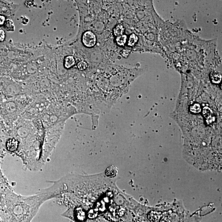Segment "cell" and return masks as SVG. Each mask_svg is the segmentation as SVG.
Instances as JSON below:
<instances>
[{"instance_id": "6da1fadb", "label": "cell", "mask_w": 222, "mask_h": 222, "mask_svg": "<svg viewBox=\"0 0 222 222\" xmlns=\"http://www.w3.org/2000/svg\"><path fill=\"white\" fill-rule=\"evenodd\" d=\"M82 42L84 46L88 48L94 47L96 43V35L92 31H86L82 36Z\"/></svg>"}, {"instance_id": "7a4b0ae2", "label": "cell", "mask_w": 222, "mask_h": 222, "mask_svg": "<svg viewBox=\"0 0 222 222\" xmlns=\"http://www.w3.org/2000/svg\"><path fill=\"white\" fill-rule=\"evenodd\" d=\"M118 172V169L114 165H111L108 167L105 171V175L107 177L113 178L117 176Z\"/></svg>"}, {"instance_id": "3957f363", "label": "cell", "mask_w": 222, "mask_h": 222, "mask_svg": "<svg viewBox=\"0 0 222 222\" xmlns=\"http://www.w3.org/2000/svg\"><path fill=\"white\" fill-rule=\"evenodd\" d=\"M6 146L9 151L13 152L17 149L18 141L14 139H9L7 142Z\"/></svg>"}, {"instance_id": "277c9868", "label": "cell", "mask_w": 222, "mask_h": 222, "mask_svg": "<svg viewBox=\"0 0 222 222\" xmlns=\"http://www.w3.org/2000/svg\"><path fill=\"white\" fill-rule=\"evenodd\" d=\"M211 77L212 82L214 83H220L221 80V74L219 72H213L211 73Z\"/></svg>"}, {"instance_id": "5b68a950", "label": "cell", "mask_w": 222, "mask_h": 222, "mask_svg": "<svg viewBox=\"0 0 222 222\" xmlns=\"http://www.w3.org/2000/svg\"><path fill=\"white\" fill-rule=\"evenodd\" d=\"M74 63H75V60L72 56H68L65 59V66L66 68H70L74 64Z\"/></svg>"}, {"instance_id": "8992f818", "label": "cell", "mask_w": 222, "mask_h": 222, "mask_svg": "<svg viewBox=\"0 0 222 222\" xmlns=\"http://www.w3.org/2000/svg\"><path fill=\"white\" fill-rule=\"evenodd\" d=\"M4 27L6 30L8 32H14L15 30L13 22L11 19H7L5 21Z\"/></svg>"}, {"instance_id": "52a82bcc", "label": "cell", "mask_w": 222, "mask_h": 222, "mask_svg": "<svg viewBox=\"0 0 222 222\" xmlns=\"http://www.w3.org/2000/svg\"><path fill=\"white\" fill-rule=\"evenodd\" d=\"M124 28L122 25L119 24L116 26L114 29V33L115 36H119L123 35Z\"/></svg>"}, {"instance_id": "ba28073f", "label": "cell", "mask_w": 222, "mask_h": 222, "mask_svg": "<svg viewBox=\"0 0 222 222\" xmlns=\"http://www.w3.org/2000/svg\"><path fill=\"white\" fill-rule=\"evenodd\" d=\"M127 37L126 35H122L117 36L116 39L117 43L120 46H123L126 43Z\"/></svg>"}, {"instance_id": "9c48e42d", "label": "cell", "mask_w": 222, "mask_h": 222, "mask_svg": "<svg viewBox=\"0 0 222 222\" xmlns=\"http://www.w3.org/2000/svg\"><path fill=\"white\" fill-rule=\"evenodd\" d=\"M138 38L137 35L134 34H131L129 37L128 41V45L129 46H133L137 42Z\"/></svg>"}, {"instance_id": "30bf717a", "label": "cell", "mask_w": 222, "mask_h": 222, "mask_svg": "<svg viewBox=\"0 0 222 222\" xmlns=\"http://www.w3.org/2000/svg\"><path fill=\"white\" fill-rule=\"evenodd\" d=\"M77 67L80 70H84L88 67V64L86 61H81L77 64Z\"/></svg>"}, {"instance_id": "8fae6325", "label": "cell", "mask_w": 222, "mask_h": 222, "mask_svg": "<svg viewBox=\"0 0 222 222\" xmlns=\"http://www.w3.org/2000/svg\"><path fill=\"white\" fill-rule=\"evenodd\" d=\"M5 38V33L4 30H0V42H3Z\"/></svg>"}, {"instance_id": "7c38bea8", "label": "cell", "mask_w": 222, "mask_h": 222, "mask_svg": "<svg viewBox=\"0 0 222 222\" xmlns=\"http://www.w3.org/2000/svg\"><path fill=\"white\" fill-rule=\"evenodd\" d=\"M5 21V17L3 16L0 15V25H2Z\"/></svg>"}]
</instances>
